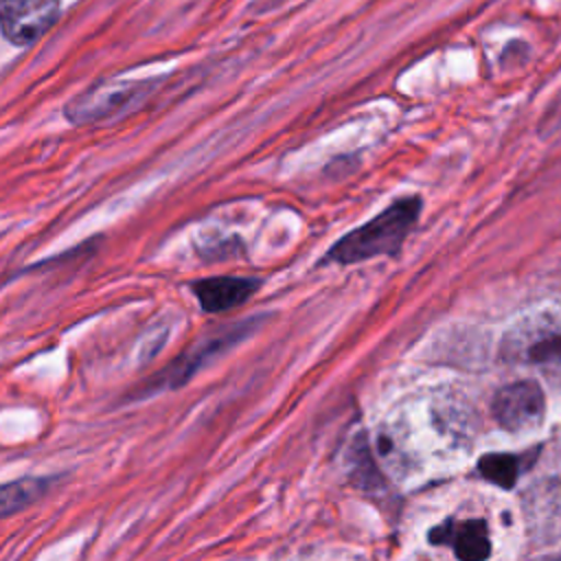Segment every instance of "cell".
Segmentation results:
<instances>
[{
    "label": "cell",
    "mask_w": 561,
    "mask_h": 561,
    "mask_svg": "<svg viewBox=\"0 0 561 561\" xmlns=\"http://www.w3.org/2000/svg\"><path fill=\"white\" fill-rule=\"evenodd\" d=\"M430 541L449 546L460 561H484L491 554V537L484 519L449 517L430 530Z\"/></svg>",
    "instance_id": "5"
},
{
    "label": "cell",
    "mask_w": 561,
    "mask_h": 561,
    "mask_svg": "<svg viewBox=\"0 0 561 561\" xmlns=\"http://www.w3.org/2000/svg\"><path fill=\"white\" fill-rule=\"evenodd\" d=\"M421 215V197L410 195L392 202L377 217L342 237L329 252V261L335 263H359L366 259L397 254L416 226Z\"/></svg>",
    "instance_id": "1"
},
{
    "label": "cell",
    "mask_w": 561,
    "mask_h": 561,
    "mask_svg": "<svg viewBox=\"0 0 561 561\" xmlns=\"http://www.w3.org/2000/svg\"><path fill=\"white\" fill-rule=\"evenodd\" d=\"M59 0H0V28L18 46L39 39L57 20Z\"/></svg>",
    "instance_id": "2"
},
{
    "label": "cell",
    "mask_w": 561,
    "mask_h": 561,
    "mask_svg": "<svg viewBox=\"0 0 561 561\" xmlns=\"http://www.w3.org/2000/svg\"><path fill=\"white\" fill-rule=\"evenodd\" d=\"M254 287L256 283L250 278L219 276L197 280L193 285V291L206 311H226L230 307L245 302L254 294Z\"/></svg>",
    "instance_id": "6"
},
{
    "label": "cell",
    "mask_w": 561,
    "mask_h": 561,
    "mask_svg": "<svg viewBox=\"0 0 561 561\" xmlns=\"http://www.w3.org/2000/svg\"><path fill=\"white\" fill-rule=\"evenodd\" d=\"M506 348L511 357L526 364L557 359L561 357V322L546 316L539 320H528L506 337Z\"/></svg>",
    "instance_id": "4"
},
{
    "label": "cell",
    "mask_w": 561,
    "mask_h": 561,
    "mask_svg": "<svg viewBox=\"0 0 561 561\" xmlns=\"http://www.w3.org/2000/svg\"><path fill=\"white\" fill-rule=\"evenodd\" d=\"M543 392L535 381L504 386L493 399V416L508 432L535 430L543 419Z\"/></svg>",
    "instance_id": "3"
},
{
    "label": "cell",
    "mask_w": 561,
    "mask_h": 561,
    "mask_svg": "<svg viewBox=\"0 0 561 561\" xmlns=\"http://www.w3.org/2000/svg\"><path fill=\"white\" fill-rule=\"evenodd\" d=\"M559 561H561V559H559Z\"/></svg>",
    "instance_id": "9"
},
{
    "label": "cell",
    "mask_w": 561,
    "mask_h": 561,
    "mask_svg": "<svg viewBox=\"0 0 561 561\" xmlns=\"http://www.w3.org/2000/svg\"><path fill=\"white\" fill-rule=\"evenodd\" d=\"M478 469L486 480L508 489L515 484V480L519 476V460L508 454H489L480 460Z\"/></svg>",
    "instance_id": "8"
},
{
    "label": "cell",
    "mask_w": 561,
    "mask_h": 561,
    "mask_svg": "<svg viewBox=\"0 0 561 561\" xmlns=\"http://www.w3.org/2000/svg\"><path fill=\"white\" fill-rule=\"evenodd\" d=\"M46 484L42 480H18L0 486V517L11 515L44 493Z\"/></svg>",
    "instance_id": "7"
}]
</instances>
